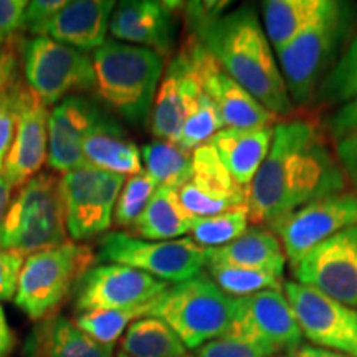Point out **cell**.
<instances>
[{
  "label": "cell",
  "mask_w": 357,
  "mask_h": 357,
  "mask_svg": "<svg viewBox=\"0 0 357 357\" xmlns=\"http://www.w3.org/2000/svg\"><path fill=\"white\" fill-rule=\"evenodd\" d=\"M15 346V336L8 326V321L6 318V312L0 305V357H7L13 351Z\"/></svg>",
  "instance_id": "obj_45"
},
{
  "label": "cell",
  "mask_w": 357,
  "mask_h": 357,
  "mask_svg": "<svg viewBox=\"0 0 357 357\" xmlns=\"http://www.w3.org/2000/svg\"><path fill=\"white\" fill-rule=\"evenodd\" d=\"M328 0H266L261 2L263 29L275 53L294 38L324 10Z\"/></svg>",
  "instance_id": "obj_28"
},
{
  "label": "cell",
  "mask_w": 357,
  "mask_h": 357,
  "mask_svg": "<svg viewBox=\"0 0 357 357\" xmlns=\"http://www.w3.org/2000/svg\"><path fill=\"white\" fill-rule=\"evenodd\" d=\"M66 235L60 178L53 174H37L12 197L0 229V248L29 257L68 242Z\"/></svg>",
  "instance_id": "obj_7"
},
{
  "label": "cell",
  "mask_w": 357,
  "mask_h": 357,
  "mask_svg": "<svg viewBox=\"0 0 357 357\" xmlns=\"http://www.w3.org/2000/svg\"><path fill=\"white\" fill-rule=\"evenodd\" d=\"M22 86L24 83L20 82L19 71L12 73L0 86V171L3 169L15 136Z\"/></svg>",
  "instance_id": "obj_37"
},
{
  "label": "cell",
  "mask_w": 357,
  "mask_h": 357,
  "mask_svg": "<svg viewBox=\"0 0 357 357\" xmlns=\"http://www.w3.org/2000/svg\"><path fill=\"white\" fill-rule=\"evenodd\" d=\"M48 106L29 86H22L15 136L8 151L3 176L13 187H22L48 159Z\"/></svg>",
  "instance_id": "obj_18"
},
{
  "label": "cell",
  "mask_w": 357,
  "mask_h": 357,
  "mask_svg": "<svg viewBox=\"0 0 357 357\" xmlns=\"http://www.w3.org/2000/svg\"><path fill=\"white\" fill-rule=\"evenodd\" d=\"M25 357H114V347L93 341L63 314L38 321L24 347Z\"/></svg>",
  "instance_id": "obj_23"
},
{
  "label": "cell",
  "mask_w": 357,
  "mask_h": 357,
  "mask_svg": "<svg viewBox=\"0 0 357 357\" xmlns=\"http://www.w3.org/2000/svg\"><path fill=\"white\" fill-rule=\"evenodd\" d=\"M187 357H263L260 352H257L252 347L236 341L234 337L223 336L213 341H208L207 344L200 346L195 349L194 354Z\"/></svg>",
  "instance_id": "obj_41"
},
{
  "label": "cell",
  "mask_w": 357,
  "mask_h": 357,
  "mask_svg": "<svg viewBox=\"0 0 357 357\" xmlns=\"http://www.w3.org/2000/svg\"><path fill=\"white\" fill-rule=\"evenodd\" d=\"M12 202V185L7 181L3 172L0 171V229H2L3 220H6L8 207Z\"/></svg>",
  "instance_id": "obj_47"
},
{
  "label": "cell",
  "mask_w": 357,
  "mask_h": 357,
  "mask_svg": "<svg viewBox=\"0 0 357 357\" xmlns=\"http://www.w3.org/2000/svg\"><path fill=\"white\" fill-rule=\"evenodd\" d=\"M205 270L217 287L231 298H245L266 289H283V276L270 271L229 265H207Z\"/></svg>",
  "instance_id": "obj_33"
},
{
  "label": "cell",
  "mask_w": 357,
  "mask_h": 357,
  "mask_svg": "<svg viewBox=\"0 0 357 357\" xmlns=\"http://www.w3.org/2000/svg\"><path fill=\"white\" fill-rule=\"evenodd\" d=\"M24 0H0V45H6L24 30Z\"/></svg>",
  "instance_id": "obj_42"
},
{
  "label": "cell",
  "mask_w": 357,
  "mask_h": 357,
  "mask_svg": "<svg viewBox=\"0 0 357 357\" xmlns=\"http://www.w3.org/2000/svg\"><path fill=\"white\" fill-rule=\"evenodd\" d=\"M291 270L298 283L357 310V225L310 250L291 263Z\"/></svg>",
  "instance_id": "obj_16"
},
{
  "label": "cell",
  "mask_w": 357,
  "mask_h": 357,
  "mask_svg": "<svg viewBox=\"0 0 357 357\" xmlns=\"http://www.w3.org/2000/svg\"><path fill=\"white\" fill-rule=\"evenodd\" d=\"M96 260L144 271L169 284L194 278L205 268L204 248L192 238L151 242L123 231L105 235Z\"/></svg>",
  "instance_id": "obj_8"
},
{
  "label": "cell",
  "mask_w": 357,
  "mask_h": 357,
  "mask_svg": "<svg viewBox=\"0 0 357 357\" xmlns=\"http://www.w3.org/2000/svg\"><path fill=\"white\" fill-rule=\"evenodd\" d=\"M96 261L88 245L68 240L25 258L13 301L32 321L55 314Z\"/></svg>",
  "instance_id": "obj_6"
},
{
  "label": "cell",
  "mask_w": 357,
  "mask_h": 357,
  "mask_svg": "<svg viewBox=\"0 0 357 357\" xmlns=\"http://www.w3.org/2000/svg\"><path fill=\"white\" fill-rule=\"evenodd\" d=\"M347 178L310 119L278 121L260 171L247 189L250 220L271 227L298 208L344 192Z\"/></svg>",
  "instance_id": "obj_1"
},
{
  "label": "cell",
  "mask_w": 357,
  "mask_h": 357,
  "mask_svg": "<svg viewBox=\"0 0 357 357\" xmlns=\"http://www.w3.org/2000/svg\"><path fill=\"white\" fill-rule=\"evenodd\" d=\"M171 284L144 271L105 263L93 266L75 289V311L132 310L154 301Z\"/></svg>",
  "instance_id": "obj_15"
},
{
  "label": "cell",
  "mask_w": 357,
  "mask_h": 357,
  "mask_svg": "<svg viewBox=\"0 0 357 357\" xmlns=\"http://www.w3.org/2000/svg\"><path fill=\"white\" fill-rule=\"evenodd\" d=\"M250 215L247 205L218 215L194 218L190 238L202 248L225 247L248 230Z\"/></svg>",
  "instance_id": "obj_32"
},
{
  "label": "cell",
  "mask_w": 357,
  "mask_h": 357,
  "mask_svg": "<svg viewBox=\"0 0 357 357\" xmlns=\"http://www.w3.org/2000/svg\"><path fill=\"white\" fill-rule=\"evenodd\" d=\"M174 13L167 2L124 0L111 15L109 32L118 42L149 48L167 58L174 48Z\"/></svg>",
  "instance_id": "obj_21"
},
{
  "label": "cell",
  "mask_w": 357,
  "mask_h": 357,
  "mask_svg": "<svg viewBox=\"0 0 357 357\" xmlns=\"http://www.w3.org/2000/svg\"><path fill=\"white\" fill-rule=\"evenodd\" d=\"M328 128L334 139H341L347 134L357 131V96L341 105V108L329 119Z\"/></svg>",
  "instance_id": "obj_44"
},
{
  "label": "cell",
  "mask_w": 357,
  "mask_h": 357,
  "mask_svg": "<svg viewBox=\"0 0 357 357\" xmlns=\"http://www.w3.org/2000/svg\"><path fill=\"white\" fill-rule=\"evenodd\" d=\"M22 60L26 86L47 106L96 86L91 58L50 37L26 40Z\"/></svg>",
  "instance_id": "obj_9"
},
{
  "label": "cell",
  "mask_w": 357,
  "mask_h": 357,
  "mask_svg": "<svg viewBox=\"0 0 357 357\" xmlns=\"http://www.w3.org/2000/svg\"><path fill=\"white\" fill-rule=\"evenodd\" d=\"M357 7L328 0L324 10L283 50L276 52L293 106L316 101L321 83L334 68L356 33Z\"/></svg>",
  "instance_id": "obj_3"
},
{
  "label": "cell",
  "mask_w": 357,
  "mask_h": 357,
  "mask_svg": "<svg viewBox=\"0 0 357 357\" xmlns=\"http://www.w3.org/2000/svg\"><path fill=\"white\" fill-rule=\"evenodd\" d=\"M144 171L159 185H171L181 189L190 176L192 153L176 142L153 141L141 149Z\"/></svg>",
  "instance_id": "obj_30"
},
{
  "label": "cell",
  "mask_w": 357,
  "mask_h": 357,
  "mask_svg": "<svg viewBox=\"0 0 357 357\" xmlns=\"http://www.w3.org/2000/svg\"><path fill=\"white\" fill-rule=\"evenodd\" d=\"M96 91L106 105L132 124L151 118L166 58L158 52L106 40L91 56Z\"/></svg>",
  "instance_id": "obj_4"
},
{
  "label": "cell",
  "mask_w": 357,
  "mask_h": 357,
  "mask_svg": "<svg viewBox=\"0 0 357 357\" xmlns=\"http://www.w3.org/2000/svg\"><path fill=\"white\" fill-rule=\"evenodd\" d=\"M149 305L132 310H106V311H89L79 312L75 318V324L84 334H88L93 341L100 342L102 346L114 347L116 341L123 337L129 324L134 321L146 318L149 314Z\"/></svg>",
  "instance_id": "obj_31"
},
{
  "label": "cell",
  "mask_w": 357,
  "mask_h": 357,
  "mask_svg": "<svg viewBox=\"0 0 357 357\" xmlns=\"http://www.w3.org/2000/svg\"><path fill=\"white\" fill-rule=\"evenodd\" d=\"M102 111L84 96H68L52 109L48 118V166L66 174L86 167L83 154L86 136Z\"/></svg>",
  "instance_id": "obj_19"
},
{
  "label": "cell",
  "mask_w": 357,
  "mask_h": 357,
  "mask_svg": "<svg viewBox=\"0 0 357 357\" xmlns=\"http://www.w3.org/2000/svg\"><path fill=\"white\" fill-rule=\"evenodd\" d=\"M129 357H187L181 337L162 319L146 316L129 326L121 337V349Z\"/></svg>",
  "instance_id": "obj_29"
},
{
  "label": "cell",
  "mask_w": 357,
  "mask_h": 357,
  "mask_svg": "<svg viewBox=\"0 0 357 357\" xmlns=\"http://www.w3.org/2000/svg\"><path fill=\"white\" fill-rule=\"evenodd\" d=\"M155 189H158V184L151 178L144 169L128 177L114 207L113 220L116 227L132 229L134 223L142 215L151 197L154 195Z\"/></svg>",
  "instance_id": "obj_35"
},
{
  "label": "cell",
  "mask_w": 357,
  "mask_h": 357,
  "mask_svg": "<svg viewBox=\"0 0 357 357\" xmlns=\"http://www.w3.org/2000/svg\"><path fill=\"white\" fill-rule=\"evenodd\" d=\"M357 225V192H339L298 208L271 227L289 265L339 231Z\"/></svg>",
  "instance_id": "obj_14"
},
{
  "label": "cell",
  "mask_w": 357,
  "mask_h": 357,
  "mask_svg": "<svg viewBox=\"0 0 357 357\" xmlns=\"http://www.w3.org/2000/svg\"><path fill=\"white\" fill-rule=\"evenodd\" d=\"M25 258L19 252L0 248V300L2 301H10L15 298Z\"/></svg>",
  "instance_id": "obj_39"
},
{
  "label": "cell",
  "mask_w": 357,
  "mask_h": 357,
  "mask_svg": "<svg viewBox=\"0 0 357 357\" xmlns=\"http://www.w3.org/2000/svg\"><path fill=\"white\" fill-rule=\"evenodd\" d=\"M220 129H223L220 114H218L211 98L202 91L197 106L192 111L181 132H178L176 144L192 153L202 144H207Z\"/></svg>",
  "instance_id": "obj_36"
},
{
  "label": "cell",
  "mask_w": 357,
  "mask_h": 357,
  "mask_svg": "<svg viewBox=\"0 0 357 357\" xmlns=\"http://www.w3.org/2000/svg\"><path fill=\"white\" fill-rule=\"evenodd\" d=\"M17 71V56L10 47H0V86Z\"/></svg>",
  "instance_id": "obj_46"
},
{
  "label": "cell",
  "mask_w": 357,
  "mask_h": 357,
  "mask_svg": "<svg viewBox=\"0 0 357 357\" xmlns=\"http://www.w3.org/2000/svg\"><path fill=\"white\" fill-rule=\"evenodd\" d=\"M288 357H351L346 354H341V352H334V351H328L323 349V347H316V346H300L298 349H294L293 352H289Z\"/></svg>",
  "instance_id": "obj_48"
},
{
  "label": "cell",
  "mask_w": 357,
  "mask_h": 357,
  "mask_svg": "<svg viewBox=\"0 0 357 357\" xmlns=\"http://www.w3.org/2000/svg\"><path fill=\"white\" fill-rule=\"evenodd\" d=\"M182 48L189 56L200 88L215 105L223 128L258 129L271 128L278 123V116L240 86L197 38L189 37Z\"/></svg>",
  "instance_id": "obj_13"
},
{
  "label": "cell",
  "mask_w": 357,
  "mask_h": 357,
  "mask_svg": "<svg viewBox=\"0 0 357 357\" xmlns=\"http://www.w3.org/2000/svg\"><path fill=\"white\" fill-rule=\"evenodd\" d=\"M283 293L303 337L316 347L357 357V310L298 281H287Z\"/></svg>",
  "instance_id": "obj_12"
},
{
  "label": "cell",
  "mask_w": 357,
  "mask_h": 357,
  "mask_svg": "<svg viewBox=\"0 0 357 357\" xmlns=\"http://www.w3.org/2000/svg\"><path fill=\"white\" fill-rule=\"evenodd\" d=\"M190 37L268 111L278 118L291 113L294 106L255 7H236Z\"/></svg>",
  "instance_id": "obj_2"
},
{
  "label": "cell",
  "mask_w": 357,
  "mask_h": 357,
  "mask_svg": "<svg viewBox=\"0 0 357 357\" xmlns=\"http://www.w3.org/2000/svg\"><path fill=\"white\" fill-rule=\"evenodd\" d=\"M178 199L192 218H204L247 205V189L236 184L207 142L192 151L190 176L178 189Z\"/></svg>",
  "instance_id": "obj_17"
},
{
  "label": "cell",
  "mask_w": 357,
  "mask_h": 357,
  "mask_svg": "<svg viewBox=\"0 0 357 357\" xmlns=\"http://www.w3.org/2000/svg\"><path fill=\"white\" fill-rule=\"evenodd\" d=\"M66 6V0H33L26 2L24 29L35 37H45L53 17Z\"/></svg>",
  "instance_id": "obj_38"
},
{
  "label": "cell",
  "mask_w": 357,
  "mask_h": 357,
  "mask_svg": "<svg viewBox=\"0 0 357 357\" xmlns=\"http://www.w3.org/2000/svg\"><path fill=\"white\" fill-rule=\"evenodd\" d=\"M202 88L184 48L169 61L151 111V131L160 141L176 142L178 132L197 106Z\"/></svg>",
  "instance_id": "obj_20"
},
{
  "label": "cell",
  "mask_w": 357,
  "mask_h": 357,
  "mask_svg": "<svg viewBox=\"0 0 357 357\" xmlns=\"http://www.w3.org/2000/svg\"><path fill=\"white\" fill-rule=\"evenodd\" d=\"M192 218L182 207L178 189L171 185H159L142 215L134 223V236L151 242H166L177 236L190 234Z\"/></svg>",
  "instance_id": "obj_27"
},
{
  "label": "cell",
  "mask_w": 357,
  "mask_h": 357,
  "mask_svg": "<svg viewBox=\"0 0 357 357\" xmlns=\"http://www.w3.org/2000/svg\"><path fill=\"white\" fill-rule=\"evenodd\" d=\"M83 154L88 166L100 171L129 177L142 171L141 149L128 139L123 128L105 113L84 139Z\"/></svg>",
  "instance_id": "obj_26"
},
{
  "label": "cell",
  "mask_w": 357,
  "mask_h": 357,
  "mask_svg": "<svg viewBox=\"0 0 357 357\" xmlns=\"http://www.w3.org/2000/svg\"><path fill=\"white\" fill-rule=\"evenodd\" d=\"M357 96V32L347 43L344 53L321 83L316 101L344 105Z\"/></svg>",
  "instance_id": "obj_34"
},
{
  "label": "cell",
  "mask_w": 357,
  "mask_h": 357,
  "mask_svg": "<svg viewBox=\"0 0 357 357\" xmlns=\"http://www.w3.org/2000/svg\"><path fill=\"white\" fill-rule=\"evenodd\" d=\"M227 336L273 357L301 346L303 334L283 289H266L236 298L235 314Z\"/></svg>",
  "instance_id": "obj_10"
},
{
  "label": "cell",
  "mask_w": 357,
  "mask_h": 357,
  "mask_svg": "<svg viewBox=\"0 0 357 357\" xmlns=\"http://www.w3.org/2000/svg\"><path fill=\"white\" fill-rule=\"evenodd\" d=\"M336 158L342 172L357 190V131L336 139Z\"/></svg>",
  "instance_id": "obj_43"
},
{
  "label": "cell",
  "mask_w": 357,
  "mask_h": 357,
  "mask_svg": "<svg viewBox=\"0 0 357 357\" xmlns=\"http://www.w3.org/2000/svg\"><path fill=\"white\" fill-rule=\"evenodd\" d=\"M116 8L113 0H73L53 17L47 35L55 42L79 52H95L106 43L109 20ZM45 35V37H47Z\"/></svg>",
  "instance_id": "obj_22"
},
{
  "label": "cell",
  "mask_w": 357,
  "mask_h": 357,
  "mask_svg": "<svg viewBox=\"0 0 357 357\" xmlns=\"http://www.w3.org/2000/svg\"><path fill=\"white\" fill-rule=\"evenodd\" d=\"M204 260L205 266L229 265L252 268L283 276L288 258L273 230L248 229L240 238L225 247L204 248Z\"/></svg>",
  "instance_id": "obj_25"
},
{
  "label": "cell",
  "mask_w": 357,
  "mask_h": 357,
  "mask_svg": "<svg viewBox=\"0 0 357 357\" xmlns=\"http://www.w3.org/2000/svg\"><path fill=\"white\" fill-rule=\"evenodd\" d=\"M114 357H129V356H126V354H124V352H121V351H118V354H116Z\"/></svg>",
  "instance_id": "obj_49"
},
{
  "label": "cell",
  "mask_w": 357,
  "mask_h": 357,
  "mask_svg": "<svg viewBox=\"0 0 357 357\" xmlns=\"http://www.w3.org/2000/svg\"><path fill=\"white\" fill-rule=\"evenodd\" d=\"M124 182V176L91 166L63 174L61 197L66 231L73 242H86L109 229Z\"/></svg>",
  "instance_id": "obj_11"
},
{
  "label": "cell",
  "mask_w": 357,
  "mask_h": 357,
  "mask_svg": "<svg viewBox=\"0 0 357 357\" xmlns=\"http://www.w3.org/2000/svg\"><path fill=\"white\" fill-rule=\"evenodd\" d=\"M231 6V2H215V0H207V2H185L184 12L187 26L190 33H195L204 26L211 25L212 22L220 19L223 13H227V8Z\"/></svg>",
  "instance_id": "obj_40"
},
{
  "label": "cell",
  "mask_w": 357,
  "mask_h": 357,
  "mask_svg": "<svg viewBox=\"0 0 357 357\" xmlns=\"http://www.w3.org/2000/svg\"><path fill=\"white\" fill-rule=\"evenodd\" d=\"M273 129L275 126L258 129L223 128L208 141V144L215 149L236 184L248 189L270 151Z\"/></svg>",
  "instance_id": "obj_24"
},
{
  "label": "cell",
  "mask_w": 357,
  "mask_h": 357,
  "mask_svg": "<svg viewBox=\"0 0 357 357\" xmlns=\"http://www.w3.org/2000/svg\"><path fill=\"white\" fill-rule=\"evenodd\" d=\"M235 303L236 298L222 291L202 271L159 294L151 301L147 316L171 326L187 349H199L208 341L227 336L234 321Z\"/></svg>",
  "instance_id": "obj_5"
}]
</instances>
